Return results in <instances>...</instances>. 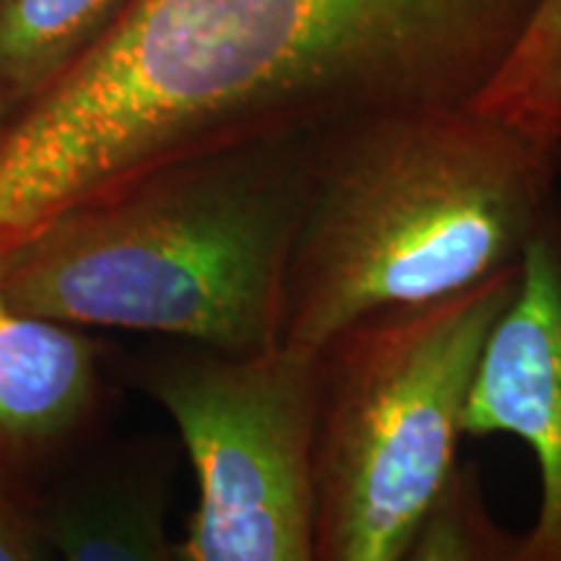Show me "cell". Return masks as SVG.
Instances as JSON below:
<instances>
[{
	"instance_id": "cell-1",
	"label": "cell",
	"mask_w": 561,
	"mask_h": 561,
	"mask_svg": "<svg viewBox=\"0 0 561 561\" xmlns=\"http://www.w3.org/2000/svg\"><path fill=\"white\" fill-rule=\"evenodd\" d=\"M538 0H125L0 140V252L182 153L468 104Z\"/></svg>"
},
{
	"instance_id": "cell-2",
	"label": "cell",
	"mask_w": 561,
	"mask_h": 561,
	"mask_svg": "<svg viewBox=\"0 0 561 561\" xmlns=\"http://www.w3.org/2000/svg\"><path fill=\"white\" fill-rule=\"evenodd\" d=\"M561 151L468 104L312 133L280 343L320 348L364 314L466 291L523 263Z\"/></svg>"
},
{
	"instance_id": "cell-3",
	"label": "cell",
	"mask_w": 561,
	"mask_h": 561,
	"mask_svg": "<svg viewBox=\"0 0 561 561\" xmlns=\"http://www.w3.org/2000/svg\"><path fill=\"white\" fill-rule=\"evenodd\" d=\"M310 136L167 159L62 208L0 252L16 310L231 354L280 343Z\"/></svg>"
},
{
	"instance_id": "cell-4",
	"label": "cell",
	"mask_w": 561,
	"mask_h": 561,
	"mask_svg": "<svg viewBox=\"0 0 561 561\" xmlns=\"http://www.w3.org/2000/svg\"><path fill=\"white\" fill-rule=\"evenodd\" d=\"M520 265L318 348L314 561H403L458 479L468 390Z\"/></svg>"
},
{
	"instance_id": "cell-5",
	"label": "cell",
	"mask_w": 561,
	"mask_h": 561,
	"mask_svg": "<svg viewBox=\"0 0 561 561\" xmlns=\"http://www.w3.org/2000/svg\"><path fill=\"white\" fill-rule=\"evenodd\" d=\"M112 371L170 416L191 458L198 502L178 561H314L318 348L153 339L112 354Z\"/></svg>"
},
{
	"instance_id": "cell-6",
	"label": "cell",
	"mask_w": 561,
	"mask_h": 561,
	"mask_svg": "<svg viewBox=\"0 0 561 561\" xmlns=\"http://www.w3.org/2000/svg\"><path fill=\"white\" fill-rule=\"evenodd\" d=\"M466 434H512L536 455L541 502L517 561H561V195L525 250L517 286L483 343Z\"/></svg>"
},
{
	"instance_id": "cell-7",
	"label": "cell",
	"mask_w": 561,
	"mask_h": 561,
	"mask_svg": "<svg viewBox=\"0 0 561 561\" xmlns=\"http://www.w3.org/2000/svg\"><path fill=\"white\" fill-rule=\"evenodd\" d=\"M115 401L112 351L83 328L16 310L0 286V500L37 510L102 437Z\"/></svg>"
},
{
	"instance_id": "cell-8",
	"label": "cell",
	"mask_w": 561,
	"mask_h": 561,
	"mask_svg": "<svg viewBox=\"0 0 561 561\" xmlns=\"http://www.w3.org/2000/svg\"><path fill=\"white\" fill-rule=\"evenodd\" d=\"M178 445L161 434L96 437L76 455L37 504L55 559L178 561L170 510Z\"/></svg>"
},
{
	"instance_id": "cell-9",
	"label": "cell",
	"mask_w": 561,
	"mask_h": 561,
	"mask_svg": "<svg viewBox=\"0 0 561 561\" xmlns=\"http://www.w3.org/2000/svg\"><path fill=\"white\" fill-rule=\"evenodd\" d=\"M125 0H0V104L16 117L87 55Z\"/></svg>"
},
{
	"instance_id": "cell-10",
	"label": "cell",
	"mask_w": 561,
	"mask_h": 561,
	"mask_svg": "<svg viewBox=\"0 0 561 561\" xmlns=\"http://www.w3.org/2000/svg\"><path fill=\"white\" fill-rule=\"evenodd\" d=\"M473 107L561 151V0H538Z\"/></svg>"
},
{
	"instance_id": "cell-11",
	"label": "cell",
	"mask_w": 561,
	"mask_h": 561,
	"mask_svg": "<svg viewBox=\"0 0 561 561\" xmlns=\"http://www.w3.org/2000/svg\"><path fill=\"white\" fill-rule=\"evenodd\" d=\"M520 541L491 523L473 473L460 471L419 530L409 559L517 561Z\"/></svg>"
},
{
	"instance_id": "cell-12",
	"label": "cell",
	"mask_w": 561,
	"mask_h": 561,
	"mask_svg": "<svg viewBox=\"0 0 561 561\" xmlns=\"http://www.w3.org/2000/svg\"><path fill=\"white\" fill-rule=\"evenodd\" d=\"M55 559L37 512L24 504L0 500V561Z\"/></svg>"
},
{
	"instance_id": "cell-13",
	"label": "cell",
	"mask_w": 561,
	"mask_h": 561,
	"mask_svg": "<svg viewBox=\"0 0 561 561\" xmlns=\"http://www.w3.org/2000/svg\"><path fill=\"white\" fill-rule=\"evenodd\" d=\"M11 112L3 107V104H0V140H3V136H5V130H9V125H11Z\"/></svg>"
}]
</instances>
